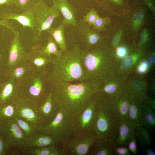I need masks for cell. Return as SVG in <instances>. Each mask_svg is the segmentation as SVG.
I'll list each match as a JSON object with an SVG mask.
<instances>
[{"label":"cell","instance_id":"obj_1","mask_svg":"<svg viewBox=\"0 0 155 155\" xmlns=\"http://www.w3.org/2000/svg\"><path fill=\"white\" fill-rule=\"evenodd\" d=\"M101 83L92 81L74 84L57 82L49 84L50 91L60 108L73 115L83 109L99 92Z\"/></svg>","mask_w":155,"mask_h":155},{"label":"cell","instance_id":"obj_2","mask_svg":"<svg viewBox=\"0 0 155 155\" xmlns=\"http://www.w3.org/2000/svg\"><path fill=\"white\" fill-rule=\"evenodd\" d=\"M81 49L79 44H75L61 56L55 57L52 63L53 70L49 75V84L61 82L86 81L81 61Z\"/></svg>","mask_w":155,"mask_h":155},{"label":"cell","instance_id":"obj_3","mask_svg":"<svg viewBox=\"0 0 155 155\" xmlns=\"http://www.w3.org/2000/svg\"><path fill=\"white\" fill-rule=\"evenodd\" d=\"M46 68L35 70L19 84V97L39 106L45 101L50 92Z\"/></svg>","mask_w":155,"mask_h":155},{"label":"cell","instance_id":"obj_4","mask_svg":"<svg viewBox=\"0 0 155 155\" xmlns=\"http://www.w3.org/2000/svg\"><path fill=\"white\" fill-rule=\"evenodd\" d=\"M101 46L90 49H81V61L86 81L101 82L106 78L108 59Z\"/></svg>","mask_w":155,"mask_h":155},{"label":"cell","instance_id":"obj_5","mask_svg":"<svg viewBox=\"0 0 155 155\" xmlns=\"http://www.w3.org/2000/svg\"><path fill=\"white\" fill-rule=\"evenodd\" d=\"M119 122L106 104L100 99L94 128L96 140L116 143Z\"/></svg>","mask_w":155,"mask_h":155},{"label":"cell","instance_id":"obj_6","mask_svg":"<svg viewBox=\"0 0 155 155\" xmlns=\"http://www.w3.org/2000/svg\"><path fill=\"white\" fill-rule=\"evenodd\" d=\"M38 130L51 135L58 145L63 146L75 135L72 115L60 108L55 118L49 123L39 127Z\"/></svg>","mask_w":155,"mask_h":155},{"label":"cell","instance_id":"obj_7","mask_svg":"<svg viewBox=\"0 0 155 155\" xmlns=\"http://www.w3.org/2000/svg\"><path fill=\"white\" fill-rule=\"evenodd\" d=\"M100 103L98 92L81 111L72 115L75 135L94 132V128Z\"/></svg>","mask_w":155,"mask_h":155},{"label":"cell","instance_id":"obj_8","mask_svg":"<svg viewBox=\"0 0 155 155\" xmlns=\"http://www.w3.org/2000/svg\"><path fill=\"white\" fill-rule=\"evenodd\" d=\"M33 10L36 23L33 40L37 41L42 33L51 27L54 20L58 17L60 12L53 6H48L44 0H37Z\"/></svg>","mask_w":155,"mask_h":155},{"label":"cell","instance_id":"obj_9","mask_svg":"<svg viewBox=\"0 0 155 155\" xmlns=\"http://www.w3.org/2000/svg\"><path fill=\"white\" fill-rule=\"evenodd\" d=\"M0 133L9 148L17 149L24 152L27 137L14 118L0 123Z\"/></svg>","mask_w":155,"mask_h":155},{"label":"cell","instance_id":"obj_10","mask_svg":"<svg viewBox=\"0 0 155 155\" xmlns=\"http://www.w3.org/2000/svg\"><path fill=\"white\" fill-rule=\"evenodd\" d=\"M96 140L94 132L75 134L62 147L66 154L86 155Z\"/></svg>","mask_w":155,"mask_h":155},{"label":"cell","instance_id":"obj_11","mask_svg":"<svg viewBox=\"0 0 155 155\" xmlns=\"http://www.w3.org/2000/svg\"><path fill=\"white\" fill-rule=\"evenodd\" d=\"M83 19H80L76 26L80 41L84 49H90L100 46L103 38L90 28Z\"/></svg>","mask_w":155,"mask_h":155},{"label":"cell","instance_id":"obj_12","mask_svg":"<svg viewBox=\"0 0 155 155\" xmlns=\"http://www.w3.org/2000/svg\"><path fill=\"white\" fill-rule=\"evenodd\" d=\"M16 116L36 125L38 128L41 122L38 112V106L22 98L18 97L15 102Z\"/></svg>","mask_w":155,"mask_h":155},{"label":"cell","instance_id":"obj_13","mask_svg":"<svg viewBox=\"0 0 155 155\" xmlns=\"http://www.w3.org/2000/svg\"><path fill=\"white\" fill-rule=\"evenodd\" d=\"M10 42L7 66L8 68L26 62L27 53L21 43L20 32L16 31Z\"/></svg>","mask_w":155,"mask_h":155},{"label":"cell","instance_id":"obj_14","mask_svg":"<svg viewBox=\"0 0 155 155\" xmlns=\"http://www.w3.org/2000/svg\"><path fill=\"white\" fill-rule=\"evenodd\" d=\"M43 46L41 44H36L27 53L26 62L35 70L46 67L47 65L53 63L55 58L41 53L40 49Z\"/></svg>","mask_w":155,"mask_h":155},{"label":"cell","instance_id":"obj_15","mask_svg":"<svg viewBox=\"0 0 155 155\" xmlns=\"http://www.w3.org/2000/svg\"><path fill=\"white\" fill-rule=\"evenodd\" d=\"M132 99L126 94L111 100H104L115 116L119 121L127 119Z\"/></svg>","mask_w":155,"mask_h":155},{"label":"cell","instance_id":"obj_16","mask_svg":"<svg viewBox=\"0 0 155 155\" xmlns=\"http://www.w3.org/2000/svg\"><path fill=\"white\" fill-rule=\"evenodd\" d=\"M60 109L59 106L54 99L50 91L45 101L38 107V112L41 124L40 127L51 122L56 117Z\"/></svg>","mask_w":155,"mask_h":155},{"label":"cell","instance_id":"obj_17","mask_svg":"<svg viewBox=\"0 0 155 155\" xmlns=\"http://www.w3.org/2000/svg\"><path fill=\"white\" fill-rule=\"evenodd\" d=\"M2 20H13L17 21L24 28H28L34 32L36 23L33 8L28 9L20 13L5 11L1 15Z\"/></svg>","mask_w":155,"mask_h":155},{"label":"cell","instance_id":"obj_18","mask_svg":"<svg viewBox=\"0 0 155 155\" xmlns=\"http://www.w3.org/2000/svg\"><path fill=\"white\" fill-rule=\"evenodd\" d=\"M19 84L10 79L1 83L0 104L14 102L19 97Z\"/></svg>","mask_w":155,"mask_h":155},{"label":"cell","instance_id":"obj_19","mask_svg":"<svg viewBox=\"0 0 155 155\" xmlns=\"http://www.w3.org/2000/svg\"><path fill=\"white\" fill-rule=\"evenodd\" d=\"M57 145L51 135L38 131L35 134L26 137L24 150L29 148H39Z\"/></svg>","mask_w":155,"mask_h":155},{"label":"cell","instance_id":"obj_20","mask_svg":"<svg viewBox=\"0 0 155 155\" xmlns=\"http://www.w3.org/2000/svg\"><path fill=\"white\" fill-rule=\"evenodd\" d=\"M54 7L61 13L63 21L67 26L76 27L78 22L76 19L75 11L67 0H52Z\"/></svg>","mask_w":155,"mask_h":155},{"label":"cell","instance_id":"obj_21","mask_svg":"<svg viewBox=\"0 0 155 155\" xmlns=\"http://www.w3.org/2000/svg\"><path fill=\"white\" fill-rule=\"evenodd\" d=\"M136 127L128 119L120 121L119 132L116 142L117 146H126L135 135Z\"/></svg>","mask_w":155,"mask_h":155},{"label":"cell","instance_id":"obj_22","mask_svg":"<svg viewBox=\"0 0 155 155\" xmlns=\"http://www.w3.org/2000/svg\"><path fill=\"white\" fill-rule=\"evenodd\" d=\"M35 70L29 63L25 62L8 68L6 73L8 79L12 80L20 84Z\"/></svg>","mask_w":155,"mask_h":155},{"label":"cell","instance_id":"obj_23","mask_svg":"<svg viewBox=\"0 0 155 155\" xmlns=\"http://www.w3.org/2000/svg\"><path fill=\"white\" fill-rule=\"evenodd\" d=\"M144 101L137 99L131 100L127 119L136 127L143 125Z\"/></svg>","mask_w":155,"mask_h":155},{"label":"cell","instance_id":"obj_24","mask_svg":"<svg viewBox=\"0 0 155 155\" xmlns=\"http://www.w3.org/2000/svg\"><path fill=\"white\" fill-rule=\"evenodd\" d=\"M67 26L65 23L62 21L57 27L53 28L51 27L46 31L53 38L57 44L59 50L63 53L68 50L64 33L65 28Z\"/></svg>","mask_w":155,"mask_h":155},{"label":"cell","instance_id":"obj_25","mask_svg":"<svg viewBox=\"0 0 155 155\" xmlns=\"http://www.w3.org/2000/svg\"><path fill=\"white\" fill-rule=\"evenodd\" d=\"M117 145L115 142L96 140L91 147L88 154L91 155H113Z\"/></svg>","mask_w":155,"mask_h":155},{"label":"cell","instance_id":"obj_26","mask_svg":"<svg viewBox=\"0 0 155 155\" xmlns=\"http://www.w3.org/2000/svg\"><path fill=\"white\" fill-rule=\"evenodd\" d=\"M24 154L28 155H66L63 148L53 145L39 148H29L24 150Z\"/></svg>","mask_w":155,"mask_h":155},{"label":"cell","instance_id":"obj_27","mask_svg":"<svg viewBox=\"0 0 155 155\" xmlns=\"http://www.w3.org/2000/svg\"><path fill=\"white\" fill-rule=\"evenodd\" d=\"M135 136L140 147L143 149L151 145L152 139L149 131L143 126L136 127Z\"/></svg>","mask_w":155,"mask_h":155},{"label":"cell","instance_id":"obj_28","mask_svg":"<svg viewBox=\"0 0 155 155\" xmlns=\"http://www.w3.org/2000/svg\"><path fill=\"white\" fill-rule=\"evenodd\" d=\"M143 125L149 131L154 130L155 127V111L144 101Z\"/></svg>","mask_w":155,"mask_h":155},{"label":"cell","instance_id":"obj_29","mask_svg":"<svg viewBox=\"0 0 155 155\" xmlns=\"http://www.w3.org/2000/svg\"><path fill=\"white\" fill-rule=\"evenodd\" d=\"M40 52L43 55L48 56L54 55L56 57H61L63 54L59 49L56 42L50 35L47 37L46 45L41 48Z\"/></svg>","mask_w":155,"mask_h":155},{"label":"cell","instance_id":"obj_30","mask_svg":"<svg viewBox=\"0 0 155 155\" xmlns=\"http://www.w3.org/2000/svg\"><path fill=\"white\" fill-rule=\"evenodd\" d=\"M16 116V110L14 102L0 104V123Z\"/></svg>","mask_w":155,"mask_h":155},{"label":"cell","instance_id":"obj_31","mask_svg":"<svg viewBox=\"0 0 155 155\" xmlns=\"http://www.w3.org/2000/svg\"><path fill=\"white\" fill-rule=\"evenodd\" d=\"M13 118L27 137L35 134L38 131V127L35 124L17 116Z\"/></svg>","mask_w":155,"mask_h":155},{"label":"cell","instance_id":"obj_32","mask_svg":"<svg viewBox=\"0 0 155 155\" xmlns=\"http://www.w3.org/2000/svg\"><path fill=\"white\" fill-rule=\"evenodd\" d=\"M37 0H13L14 5L21 12L33 9Z\"/></svg>","mask_w":155,"mask_h":155},{"label":"cell","instance_id":"obj_33","mask_svg":"<svg viewBox=\"0 0 155 155\" xmlns=\"http://www.w3.org/2000/svg\"><path fill=\"white\" fill-rule=\"evenodd\" d=\"M145 16V11L142 8H139L134 14L132 20V25L135 30L141 26Z\"/></svg>","mask_w":155,"mask_h":155},{"label":"cell","instance_id":"obj_34","mask_svg":"<svg viewBox=\"0 0 155 155\" xmlns=\"http://www.w3.org/2000/svg\"><path fill=\"white\" fill-rule=\"evenodd\" d=\"M110 19L108 17H98L92 25V29L99 33L102 30H105V26L109 24Z\"/></svg>","mask_w":155,"mask_h":155},{"label":"cell","instance_id":"obj_35","mask_svg":"<svg viewBox=\"0 0 155 155\" xmlns=\"http://www.w3.org/2000/svg\"><path fill=\"white\" fill-rule=\"evenodd\" d=\"M99 17L97 11L94 8H92L83 16V19L90 26H91Z\"/></svg>","mask_w":155,"mask_h":155},{"label":"cell","instance_id":"obj_36","mask_svg":"<svg viewBox=\"0 0 155 155\" xmlns=\"http://www.w3.org/2000/svg\"><path fill=\"white\" fill-rule=\"evenodd\" d=\"M135 56V55H128L125 56L122 61V68L127 69L130 68L133 63Z\"/></svg>","mask_w":155,"mask_h":155},{"label":"cell","instance_id":"obj_37","mask_svg":"<svg viewBox=\"0 0 155 155\" xmlns=\"http://www.w3.org/2000/svg\"><path fill=\"white\" fill-rule=\"evenodd\" d=\"M114 154L117 155H131V153L126 146H119L116 145L114 150Z\"/></svg>","mask_w":155,"mask_h":155},{"label":"cell","instance_id":"obj_38","mask_svg":"<svg viewBox=\"0 0 155 155\" xmlns=\"http://www.w3.org/2000/svg\"><path fill=\"white\" fill-rule=\"evenodd\" d=\"M136 141L135 135L129 141L127 146L129 151L131 154L135 155L137 153Z\"/></svg>","mask_w":155,"mask_h":155},{"label":"cell","instance_id":"obj_39","mask_svg":"<svg viewBox=\"0 0 155 155\" xmlns=\"http://www.w3.org/2000/svg\"><path fill=\"white\" fill-rule=\"evenodd\" d=\"M9 147L0 133V155H5L7 153Z\"/></svg>","mask_w":155,"mask_h":155},{"label":"cell","instance_id":"obj_40","mask_svg":"<svg viewBox=\"0 0 155 155\" xmlns=\"http://www.w3.org/2000/svg\"><path fill=\"white\" fill-rule=\"evenodd\" d=\"M0 26H2L7 28L10 30L13 33L16 31L12 23L8 20H0Z\"/></svg>","mask_w":155,"mask_h":155},{"label":"cell","instance_id":"obj_41","mask_svg":"<svg viewBox=\"0 0 155 155\" xmlns=\"http://www.w3.org/2000/svg\"><path fill=\"white\" fill-rule=\"evenodd\" d=\"M149 36V32L147 29H144L142 31L140 39L141 45L144 44L147 40Z\"/></svg>","mask_w":155,"mask_h":155},{"label":"cell","instance_id":"obj_42","mask_svg":"<svg viewBox=\"0 0 155 155\" xmlns=\"http://www.w3.org/2000/svg\"><path fill=\"white\" fill-rule=\"evenodd\" d=\"M116 54L118 57L122 58L125 57L127 53L126 48L123 46H120L117 48Z\"/></svg>","mask_w":155,"mask_h":155},{"label":"cell","instance_id":"obj_43","mask_svg":"<svg viewBox=\"0 0 155 155\" xmlns=\"http://www.w3.org/2000/svg\"><path fill=\"white\" fill-rule=\"evenodd\" d=\"M122 34V31H119L115 35L113 39V44L114 46H117L119 43Z\"/></svg>","mask_w":155,"mask_h":155},{"label":"cell","instance_id":"obj_44","mask_svg":"<svg viewBox=\"0 0 155 155\" xmlns=\"http://www.w3.org/2000/svg\"><path fill=\"white\" fill-rule=\"evenodd\" d=\"M144 3L147 6L153 13L155 12L154 0H142Z\"/></svg>","mask_w":155,"mask_h":155},{"label":"cell","instance_id":"obj_45","mask_svg":"<svg viewBox=\"0 0 155 155\" xmlns=\"http://www.w3.org/2000/svg\"><path fill=\"white\" fill-rule=\"evenodd\" d=\"M13 5V0H0V8L4 6L10 7Z\"/></svg>","mask_w":155,"mask_h":155},{"label":"cell","instance_id":"obj_46","mask_svg":"<svg viewBox=\"0 0 155 155\" xmlns=\"http://www.w3.org/2000/svg\"><path fill=\"white\" fill-rule=\"evenodd\" d=\"M148 66V63L146 61L142 62L138 68V71L140 73H143L146 71Z\"/></svg>","mask_w":155,"mask_h":155},{"label":"cell","instance_id":"obj_47","mask_svg":"<svg viewBox=\"0 0 155 155\" xmlns=\"http://www.w3.org/2000/svg\"><path fill=\"white\" fill-rule=\"evenodd\" d=\"M146 155H155V153L152 149L148 147H146L143 149Z\"/></svg>","mask_w":155,"mask_h":155},{"label":"cell","instance_id":"obj_48","mask_svg":"<svg viewBox=\"0 0 155 155\" xmlns=\"http://www.w3.org/2000/svg\"><path fill=\"white\" fill-rule=\"evenodd\" d=\"M155 57V55L154 54L151 55L149 57V62L152 65H153L154 64Z\"/></svg>","mask_w":155,"mask_h":155},{"label":"cell","instance_id":"obj_49","mask_svg":"<svg viewBox=\"0 0 155 155\" xmlns=\"http://www.w3.org/2000/svg\"><path fill=\"white\" fill-rule=\"evenodd\" d=\"M113 3H115L117 5H122L123 3L122 0H109Z\"/></svg>","mask_w":155,"mask_h":155},{"label":"cell","instance_id":"obj_50","mask_svg":"<svg viewBox=\"0 0 155 155\" xmlns=\"http://www.w3.org/2000/svg\"><path fill=\"white\" fill-rule=\"evenodd\" d=\"M1 59V55H0V60Z\"/></svg>","mask_w":155,"mask_h":155},{"label":"cell","instance_id":"obj_51","mask_svg":"<svg viewBox=\"0 0 155 155\" xmlns=\"http://www.w3.org/2000/svg\"><path fill=\"white\" fill-rule=\"evenodd\" d=\"M1 85V83H0V88Z\"/></svg>","mask_w":155,"mask_h":155}]
</instances>
